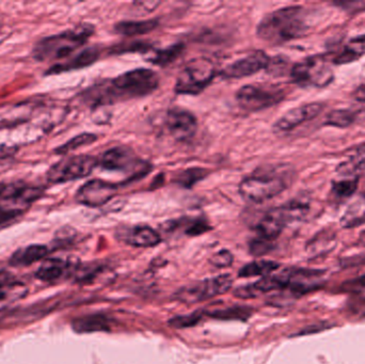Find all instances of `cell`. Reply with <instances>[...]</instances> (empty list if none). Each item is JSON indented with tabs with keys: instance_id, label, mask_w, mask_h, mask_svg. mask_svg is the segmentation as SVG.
I'll use <instances>...</instances> for the list:
<instances>
[{
	"instance_id": "cell-4",
	"label": "cell",
	"mask_w": 365,
	"mask_h": 364,
	"mask_svg": "<svg viewBox=\"0 0 365 364\" xmlns=\"http://www.w3.org/2000/svg\"><path fill=\"white\" fill-rule=\"evenodd\" d=\"M93 32L92 25L83 24L54 36L44 37L33 46L32 57L39 62L66 59L85 46Z\"/></svg>"
},
{
	"instance_id": "cell-27",
	"label": "cell",
	"mask_w": 365,
	"mask_h": 364,
	"mask_svg": "<svg viewBox=\"0 0 365 364\" xmlns=\"http://www.w3.org/2000/svg\"><path fill=\"white\" fill-rule=\"evenodd\" d=\"M357 114L349 109H337L326 117V125L335 128H346L356 121Z\"/></svg>"
},
{
	"instance_id": "cell-19",
	"label": "cell",
	"mask_w": 365,
	"mask_h": 364,
	"mask_svg": "<svg viewBox=\"0 0 365 364\" xmlns=\"http://www.w3.org/2000/svg\"><path fill=\"white\" fill-rule=\"evenodd\" d=\"M121 239L126 244L138 248L157 246L161 241V235L148 225H136L122 231Z\"/></svg>"
},
{
	"instance_id": "cell-31",
	"label": "cell",
	"mask_w": 365,
	"mask_h": 364,
	"mask_svg": "<svg viewBox=\"0 0 365 364\" xmlns=\"http://www.w3.org/2000/svg\"><path fill=\"white\" fill-rule=\"evenodd\" d=\"M365 223V206L355 204L341 219L343 228H355Z\"/></svg>"
},
{
	"instance_id": "cell-25",
	"label": "cell",
	"mask_w": 365,
	"mask_h": 364,
	"mask_svg": "<svg viewBox=\"0 0 365 364\" xmlns=\"http://www.w3.org/2000/svg\"><path fill=\"white\" fill-rule=\"evenodd\" d=\"M97 138L99 137L95 134L83 132V134L75 136V137L68 140L63 145L57 148V149L54 150V152L57 155H66V154L71 153V152L75 151V150L79 149V148L91 145L93 142L97 141Z\"/></svg>"
},
{
	"instance_id": "cell-18",
	"label": "cell",
	"mask_w": 365,
	"mask_h": 364,
	"mask_svg": "<svg viewBox=\"0 0 365 364\" xmlns=\"http://www.w3.org/2000/svg\"><path fill=\"white\" fill-rule=\"evenodd\" d=\"M99 54H101V50L99 46H90L66 61L52 64L46 70L44 75H58V74L66 73V72L85 69L87 66L92 65L95 62H97Z\"/></svg>"
},
{
	"instance_id": "cell-17",
	"label": "cell",
	"mask_w": 365,
	"mask_h": 364,
	"mask_svg": "<svg viewBox=\"0 0 365 364\" xmlns=\"http://www.w3.org/2000/svg\"><path fill=\"white\" fill-rule=\"evenodd\" d=\"M324 108L325 105L323 103H309L295 107L276 121L273 126V130L276 132H290L319 116Z\"/></svg>"
},
{
	"instance_id": "cell-44",
	"label": "cell",
	"mask_w": 365,
	"mask_h": 364,
	"mask_svg": "<svg viewBox=\"0 0 365 364\" xmlns=\"http://www.w3.org/2000/svg\"><path fill=\"white\" fill-rule=\"evenodd\" d=\"M349 289L363 290L365 289V274L357 278L356 280L349 282Z\"/></svg>"
},
{
	"instance_id": "cell-2",
	"label": "cell",
	"mask_w": 365,
	"mask_h": 364,
	"mask_svg": "<svg viewBox=\"0 0 365 364\" xmlns=\"http://www.w3.org/2000/svg\"><path fill=\"white\" fill-rule=\"evenodd\" d=\"M309 29L304 8L293 6L265 15L257 27L261 40L270 44H282L306 36Z\"/></svg>"
},
{
	"instance_id": "cell-21",
	"label": "cell",
	"mask_w": 365,
	"mask_h": 364,
	"mask_svg": "<svg viewBox=\"0 0 365 364\" xmlns=\"http://www.w3.org/2000/svg\"><path fill=\"white\" fill-rule=\"evenodd\" d=\"M72 327L77 334H92V332L108 331L110 328L107 317L101 314L86 315L76 318Z\"/></svg>"
},
{
	"instance_id": "cell-47",
	"label": "cell",
	"mask_w": 365,
	"mask_h": 364,
	"mask_svg": "<svg viewBox=\"0 0 365 364\" xmlns=\"http://www.w3.org/2000/svg\"><path fill=\"white\" fill-rule=\"evenodd\" d=\"M10 297H11V292L7 294H1L0 295V311L5 309L7 305H9Z\"/></svg>"
},
{
	"instance_id": "cell-1",
	"label": "cell",
	"mask_w": 365,
	"mask_h": 364,
	"mask_svg": "<svg viewBox=\"0 0 365 364\" xmlns=\"http://www.w3.org/2000/svg\"><path fill=\"white\" fill-rule=\"evenodd\" d=\"M159 85V77L150 69H135L125 72L116 79L88 88L81 94L88 106L99 107L121 101L140 99L150 95Z\"/></svg>"
},
{
	"instance_id": "cell-39",
	"label": "cell",
	"mask_w": 365,
	"mask_h": 364,
	"mask_svg": "<svg viewBox=\"0 0 365 364\" xmlns=\"http://www.w3.org/2000/svg\"><path fill=\"white\" fill-rule=\"evenodd\" d=\"M286 66H288V61L283 59V58H271L266 71L270 74H273V75H280V74L284 73Z\"/></svg>"
},
{
	"instance_id": "cell-5",
	"label": "cell",
	"mask_w": 365,
	"mask_h": 364,
	"mask_svg": "<svg viewBox=\"0 0 365 364\" xmlns=\"http://www.w3.org/2000/svg\"><path fill=\"white\" fill-rule=\"evenodd\" d=\"M309 211V204L302 200H292L273 208L259 220L255 228L257 237L273 241L282 233L288 223L302 219Z\"/></svg>"
},
{
	"instance_id": "cell-35",
	"label": "cell",
	"mask_w": 365,
	"mask_h": 364,
	"mask_svg": "<svg viewBox=\"0 0 365 364\" xmlns=\"http://www.w3.org/2000/svg\"><path fill=\"white\" fill-rule=\"evenodd\" d=\"M26 211L27 210H23V208L0 206V228L5 227L19 219L21 216L24 215Z\"/></svg>"
},
{
	"instance_id": "cell-9",
	"label": "cell",
	"mask_w": 365,
	"mask_h": 364,
	"mask_svg": "<svg viewBox=\"0 0 365 364\" xmlns=\"http://www.w3.org/2000/svg\"><path fill=\"white\" fill-rule=\"evenodd\" d=\"M285 91L276 85L251 83L241 87L236 92L238 106L246 112H261L282 102Z\"/></svg>"
},
{
	"instance_id": "cell-36",
	"label": "cell",
	"mask_w": 365,
	"mask_h": 364,
	"mask_svg": "<svg viewBox=\"0 0 365 364\" xmlns=\"http://www.w3.org/2000/svg\"><path fill=\"white\" fill-rule=\"evenodd\" d=\"M250 253L253 256H264L267 252L273 249V241H266V239L255 237L251 241L249 245Z\"/></svg>"
},
{
	"instance_id": "cell-30",
	"label": "cell",
	"mask_w": 365,
	"mask_h": 364,
	"mask_svg": "<svg viewBox=\"0 0 365 364\" xmlns=\"http://www.w3.org/2000/svg\"><path fill=\"white\" fill-rule=\"evenodd\" d=\"M364 54V48L362 46H359L358 43L351 42L349 43L348 46L342 50L337 57L333 59V63L341 65V64L351 63V62L356 61L359 58Z\"/></svg>"
},
{
	"instance_id": "cell-45",
	"label": "cell",
	"mask_w": 365,
	"mask_h": 364,
	"mask_svg": "<svg viewBox=\"0 0 365 364\" xmlns=\"http://www.w3.org/2000/svg\"><path fill=\"white\" fill-rule=\"evenodd\" d=\"M353 99H356L357 102L365 103V83L359 85L353 94Z\"/></svg>"
},
{
	"instance_id": "cell-24",
	"label": "cell",
	"mask_w": 365,
	"mask_h": 364,
	"mask_svg": "<svg viewBox=\"0 0 365 364\" xmlns=\"http://www.w3.org/2000/svg\"><path fill=\"white\" fill-rule=\"evenodd\" d=\"M278 268V263L273 261H255L245 265L238 272V276L241 278L267 277Z\"/></svg>"
},
{
	"instance_id": "cell-46",
	"label": "cell",
	"mask_w": 365,
	"mask_h": 364,
	"mask_svg": "<svg viewBox=\"0 0 365 364\" xmlns=\"http://www.w3.org/2000/svg\"><path fill=\"white\" fill-rule=\"evenodd\" d=\"M135 5H138L139 7H144L146 6V8L144 9V11H146V12H152L158 6L161 5V3H151L150 1V3H136Z\"/></svg>"
},
{
	"instance_id": "cell-38",
	"label": "cell",
	"mask_w": 365,
	"mask_h": 364,
	"mask_svg": "<svg viewBox=\"0 0 365 364\" xmlns=\"http://www.w3.org/2000/svg\"><path fill=\"white\" fill-rule=\"evenodd\" d=\"M17 285L14 274L7 270L0 272V295L1 294L10 293Z\"/></svg>"
},
{
	"instance_id": "cell-28",
	"label": "cell",
	"mask_w": 365,
	"mask_h": 364,
	"mask_svg": "<svg viewBox=\"0 0 365 364\" xmlns=\"http://www.w3.org/2000/svg\"><path fill=\"white\" fill-rule=\"evenodd\" d=\"M183 52H184V46L183 44H175V46H170V48H165V50H157L152 57L149 58L148 61L156 64V65H168L171 62L175 61Z\"/></svg>"
},
{
	"instance_id": "cell-41",
	"label": "cell",
	"mask_w": 365,
	"mask_h": 364,
	"mask_svg": "<svg viewBox=\"0 0 365 364\" xmlns=\"http://www.w3.org/2000/svg\"><path fill=\"white\" fill-rule=\"evenodd\" d=\"M208 230H210V225L206 221L197 220L195 223H191L190 227L186 230V233L190 236H197V235L203 234L205 232H208Z\"/></svg>"
},
{
	"instance_id": "cell-6",
	"label": "cell",
	"mask_w": 365,
	"mask_h": 364,
	"mask_svg": "<svg viewBox=\"0 0 365 364\" xmlns=\"http://www.w3.org/2000/svg\"><path fill=\"white\" fill-rule=\"evenodd\" d=\"M216 64L208 58H195L185 64L175 81V90L179 95H198L214 81Z\"/></svg>"
},
{
	"instance_id": "cell-32",
	"label": "cell",
	"mask_w": 365,
	"mask_h": 364,
	"mask_svg": "<svg viewBox=\"0 0 365 364\" xmlns=\"http://www.w3.org/2000/svg\"><path fill=\"white\" fill-rule=\"evenodd\" d=\"M358 178L345 179L333 183V192L337 198L346 199L353 196L358 188Z\"/></svg>"
},
{
	"instance_id": "cell-26",
	"label": "cell",
	"mask_w": 365,
	"mask_h": 364,
	"mask_svg": "<svg viewBox=\"0 0 365 364\" xmlns=\"http://www.w3.org/2000/svg\"><path fill=\"white\" fill-rule=\"evenodd\" d=\"M365 170V145L357 149L356 153L351 155L346 161L339 165V173L342 175H353V173Z\"/></svg>"
},
{
	"instance_id": "cell-49",
	"label": "cell",
	"mask_w": 365,
	"mask_h": 364,
	"mask_svg": "<svg viewBox=\"0 0 365 364\" xmlns=\"http://www.w3.org/2000/svg\"><path fill=\"white\" fill-rule=\"evenodd\" d=\"M360 241L363 245H365V231L361 233Z\"/></svg>"
},
{
	"instance_id": "cell-20",
	"label": "cell",
	"mask_w": 365,
	"mask_h": 364,
	"mask_svg": "<svg viewBox=\"0 0 365 364\" xmlns=\"http://www.w3.org/2000/svg\"><path fill=\"white\" fill-rule=\"evenodd\" d=\"M48 248L43 245H30L19 249L13 253L10 259V265L12 266H29L33 263L44 259L48 256Z\"/></svg>"
},
{
	"instance_id": "cell-23",
	"label": "cell",
	"mask_w": 365,
	"mask_h": 364,
	"mask_svg": "<svg viewBox=\"0 0 365 364\" xmlns=\"http://www.w3.org/2000/svg\"><path fill=\"white\" fill-rule=\"evenodd\" d=\"M68 270V263L62 260L46 261L36 272V277L44 282L58 281Z\"/></svg>"
},
{
	"instance_id": "cell-14",
	"label": "cell",
	"mask_w": 365,
	"mask_h": 364,
	"mask_svg": "<svg viewBox=\"0 0 365 364\" xmlns=\"http://www.w3.org/2000/svg\"><path fill=\"white\" fill-rule=\"evenodd\" d=\"M118 190L119 186L115 183L95 179L81 186L76 192L75 200L77 203L88 208H101L112 200Z\"/></svg>"
},
{
	"instance_id": "cell-37",
	"label": "cell",
	"mask_w": 365,
	"mask_h": 364,
	"mask_svg": "<svg viewBox=\"0 0 365 364\" xmlns=\"http://www.w3.org/2000/svg\"><path fill=\"white\" fill-rule=\"evenodd\" d=\"M233 254L230 251L221 250L215 253L214 256L210 259V263L214 265L215 267H228L233 263Z\"/></svg>"
},
{
	"instance_id": "cell-42",
	"label": "cell",
	"mask_w": 365,
	"mask_h": 364,
	"mask_svg": "<svg viewBox=\"0 0 365 364\" xmlns=\"http://www.w3.org/2000/svg\"><path fill=\"white\" fill-rule=\"evenodd\" d=\"M17 149L15 147H8V145H0V161H9L17 154Z\"/></svg>"
},
{
	"instance_id": "cell-16",
	"label": "cell",
	"mask_w": 365,
	"mask_h": 364,
	"mask_svg": "<svg viewBox=\"0 0 365 364\" xmlns=\"http://www.w3.org/2000/svg\"><path fill=\"white\" fill-rule=\"evenodd\" d=\"M271 58L263 50H255L246 57L229 64L220 75L226 79H241L267 70Z\"/></svg>"
},
{
	"instance_id": "cell-12",
	"label": "cell",
	"mask_w": 365,
	"mask_h": 364,
	"mask_svg": "<svg viewBox=\"0 0 365 364\" xmlns=\"http://www.w3.org/2000/svg\"><path fill=\"white\" fill-rule=\"evenodd\" d=\"M45 194V188L38 185L29 184L25 181L0 183V206L27 208L38 201Z\"/></svg>"
},
{
	"instance_id": "cell-15",
	"label": "cell",
	"mask_w": 365,
	"mask_h": 364,
	"mask_svg": "<svg viewBox=\"0 0 365 364\" xmlns=\"http://www.w3.org/2000/svg\"><path fill=\"white\" fill-rule=\"evenodd\" d=\"M165 125L171 137L179 142L190 141L198 130V121L188 110L172 108L166 114Z\"/></svg>"
},
{
	"instance_id": "cell-33",
	"label": "cell",
	"mask_w": 365,
	"mask_h": 364,
	"mask_svg": "<svg viewBox=\"0 0 365 364\" xmlns=\"http://www.w3.org/2000/svg\"><path fill=\"white\" fill-rule=\"evenodd\" d=\"M210 316L219 319H245L250 315V310L245 307H228L224 310L213 311Z\"/></svg>"
},
{
	"instance_id": "cell-34",
	"label": "cell",
	"mask_w": 365,
	"mask_h": 364,
	"mask_svg": "<svg viewBox=\"0 0 365 364\" xmlns=\"http://www.w3.org/2000/svg\"><path fill=\"white\" fill-rule=\"evenodd\" d=\"M201 318L202 316L199 312L189 315H181V316L170 319L169 325L177 329L189 328V327L196 326L198 323H200Z\"/></svg>"
},
{
	"instance_id": "cell-10",
	"label": "cell",
	"mask_w": 365,
	"mask_h": 364,
	"mask_svg": "<svg viewBox=\"0 0 365 364\" xmlns=\"http://www.w3.org/2000/svg\"><path fill=\"white\" fill-rule=\"evenodd\" d=\"M95 167H97V157L85 154L75 155L54 163L46 172V179L50 184H64L87 178Z\"/></svg>"
},
{
	"instance_id": "cell-40",
	"label": "cell",
	"mask_w": 365,
	"mask_h": 364,
	"mask_svg": "<svg viewBox=\"0 0 365 364\" xmlns=\"http://www.w3.org/2000/svg\"><path fill=\"white\" fill-rule=\"evenodd\" d=\"M150 46L144 42H132V44H125V46H118L113 48V52H137V50H149Z\"/></svg>"
},
{
	"instance_id": "cell-11",
	"label": "cell",
	"mask_w": 365,
	"mask_h": 364,
	"mask_svg": "<svg viewBox=\"0 0 365 364\" xmlns=\"http://www.w3.org/2000/svg\"><path fill=\"white\" fill-rule=\"evenodd\" d=\"M233 280L230 274H221L218 277L203 280L179 290L175 297L184 303H196L226 294L231 290Z\"/></svg>"
},
{
	"instance_id": "cell-7",
	"label": "cell",
	"mask_w": 365,
	"mask_h": 364,
	"mask_svg": "<svg viewBox=\"0 0 365 364\" xmlns=\"http://www.w3.org/2000/svg\"><path fill=\"white\" fill-rule=\"evenodd\" d=\"M97 165L104 170L130 172L128 182L142 178L151 170V165L137 159L134 150L128 145L111 148L97 159Z\"/></svg>"
},
{
	"instance_id": "cell-29",
	"label": "cell",
	"mask_w": 365,
	"mask_h": 364,
	"mask_svg": "<svg viewBox=\"0 0 365 364\" xmlns=\"http://www.w3.org/2000/svg\"><path fill=\"white\" fill-rule=\"evenodd\" d=\"M208 174V170L202 168H190L186 170L181 171L175 175V181L181 186L190 188L193 185L198 183L199 181L206 178Z\"/></svg>"
},
{
	"instance_id": "cell-3",
	"label": "cell",
	"mask_w": 365,
	"mask_h": 364,
	"mask_svg": "<svg viewBox=\"0 0 365 364\" xmlns=\"http://www.w3.org/2000/svg\"><path fill=\"white\" fill-rule=\"evenodd\" d=\"M293 180V170L286 165H268L244 179L238 192L250 203H262L288 190Z\"/></svg>"
},
{
	"instance_id": "cell-8",
	"label": "cell",
	"mask_w": 365,
	"mask_h": 364,
	"mask_svg": "<svg viewBox=\"0 0 365 364\" xmlns=\"http://www.w3.org/2000/svg\"><path fill=\"white\" fill-rule=\"evenodd\" d=\"M333 69L323 56H312L294 64L290 77L296 85L304 88L327 87L333 81Z\"/></svg>"
},
{
	"instance_id": "cell-43",
	"label": "cell",
	"mask_w": 365,
	"mask_h": 364,
	"mask_svg": "<svg viewBox=\"0 0 365 364\" xmlns=\"http://www.w3.org/2000/svg\"><path fill=\"white\" fill-rule=\"evenodd\" d=\"M331 327V325L328 324V323H319V324L316 325H312V326L306 327V328H304V331H302V332H299V336H302V334H315V332H319V331L325 330V329L330 328Z\"/></svg>"
},
{
	"instance_id": "cell-13",
	"label": "cell",
	"mask_w": 365,
	"mask_h": 364,
	"mask_svg": "<svg viewBox=\"0 0 365 364\" xmlns=\"http://www.w3.org/2000/svg\"><path fill=\"white\" fill-rule=\"evenodd\" d=\"M281 290L293 294H306L318 289L324 282V272L306 268H288L276 274Z\"/></svg>"
},
{
	"instance_id": "cell-22",
	"label": "cell",
	"mask_w": 365,
	"mask_h": 364,
	"mask_svg": "<svg viewBox=\"0 0 365 364\" xmlns=\"http://www.w3.org/2000/svg\"><path fill=\"white\" fill-rule=\"evenodd\" d=\"M157 19H146V21H120L115 26V30L119 34L125 37L141 36L151 32L157 28Z\"/></svg>"
},
{
	"instance_id": "cell-48",
	"label": "cell",
	"mask_w": 365,
	"mask_h": 364,
	"mask_svg": "<svg viewBox=\"0 0 365 364\" xmlns=\"http://www.w3.org/2000/svg\"><path fill=\"white\" fill-rule=\"evenodd\" d=\"M353 42L358 43L359 46H362L365 50V34L362 37H359V38L353 39Z\"/></svg>"
}]
</instances>
